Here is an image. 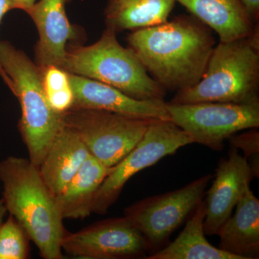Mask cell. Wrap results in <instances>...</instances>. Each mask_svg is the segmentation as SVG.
Masks as SVG:
<instances>
[{"mask_svg":"<svg viewBox=\"0 0 259 259\" xmlns=\"http://www.w3.org/2000/svg\"><path fill=\"white\" fill-rule=\"evenodd\" d=\"M127 41L150 76L176 93L202 79L216 45L212 30L192 15L134 30Z\"/></svg>","mask_w":259,"mask_h":259,"instance_id":"6da1fadb","label":"cell"},{"mask_svg":"<svg viewBox=\"0 0 259 259\" xmlns=\"http://www.w3.org/2000/svg\"><path fill=\"white\" fill-rule=\"evenodd\" d=\"M0 182L7 211L23 226L40 256L64 258V219L38 167L29 158L9 156L0 161Z\"/></svg>","mask_w":259,"mask_h":259,"instance_id":"7a4b0ae2","label":"cell"},{"mask_svg":"<svg viewBox=\"0 0 259 259\" xmlns=\"http://www.w3.org/2000/svg\"><path fill=\"white\" fill-rule=\"evenodd\" d=\"M258 28L255 24L248 37L215 45L202 79L168 102H259Z\"/></svg>","mask_w":259,"mask_h":259,"instance_id":"3957f363","label":"cell"},{"mask_svg":"<svg viewBox=\"0 0 259 259\" xmlns=\"http://www.w3.org/2000/svg\"><path fill=\"white\" fill-rule=\"evenodd\" d=\"M62 69L96 80L141 100H164L166 91L150 76L137 56L107 28L95 44H69Z\"/></svg>","mask_w":259,"mask_h":259,"instance_id":"277c9868","label":"cell"},{"mask_svg":"<svg viewBox=\"0 0 259 259\" xmlns=\"http://www.w3.org/2000/svg\"><path fill=\"white\" fill-rule=\"evenodd\" d=\"M0 64L11 80V92L21 107L18 127L29 159L38 167L63 125L62 115L51 108L42 88L40 67L8 41H0Z\"/></svg>","mask_w":259,"mask_h":259,"instance_id":"5b68a950","label":"cell"},{"mask_svg":"<svg viewBox=\"0 0 259 259\" xmlns=\"http://www.w3.org/2000/svg\"><path fill=\"white\" fill-rule=\"evenodd\" d=\"M62 120L65 125L77 134L92 156L112 168L134 149L152 119L74 108L64 114Z\"/></svg>","mask_w":259,"mask_h":259,"instance_id":"8992f818","label":"cell"},{"mask_svg":"<svg viewBox=\"0 0 259 259\" xmlns=\"http://www.w3.org/2000/svg\"><path fill=\"white\" fill-rule=\"evenodd\" d=\"M192 144L190 136L171 120H151L142 139L120 163L112 167L102 182L94 199L92 212L106 214L134 175Z\"/></svg>","mask_w":259,"mask_h":259,"instance_id":"52a82bcc","label":"cell"},{"mask_svg":"<svg viewBox=\"0 0 259 259\" xmlns=\"http://www.w3.org/2000/svg\"><path fill=\"white\" fill-rule=\"evenodd\" d=\"M166 109L170 120L190 136L193 144L213 151H222L225 141L233 135L259 127V102H166Z\"/></svg>","mask_w":259,"mask_h":259,"instance_id":"ba28073f","label":"cell"},{"mask_svg":"<svg viewBox=\"0 0 259 259\" xmlns=\"http://www.w3.org/2000/svg\"><path fill=\"white\" fill-rule=\"evenodd\" d=\"M213 175H207L167 193L141 199L124 210V216L144 236L148 250L165 245L202 200Z\"/></svg>","mask_w":259,"mask_h":259,"instance_id":"9c48e42d","label":"cell"},{"mask_svg":"<svg viewBox=\"0 0 259 259\" xmlns=\"http://www.w3.org/2000/svg\"><path fill=\"white\" fill-rule=\"evenodd\" d=\"M61 248L81 259L134 258L148 250L144 236L125 216L98 221L75 233L66 231Z\"/></svg>","mask_w":259,"mask_h":259,"instance_id":"30bf717a","label":"cell"},{"mask_svg":"<svg viewBox=\"0 0 259 259\" xmlns=\"http://www.w3.org/2000/svg\"><path fill=\"white\" fill-rule=\"evenodd\" d=\"M253 174L246 158L231 147L228 156L218 162L214 180L206 192V236L217 234L221 227L233 214L236 204L250 188Z\"/></svg>","mask_w":259,"mask_h":259,"instance_id":"8fae6325","label":"cell"},{"mask_svg":"<svg viewBox=\"0 0 259 259\" xmlns=\"http://www.w3.org/2000/svg\"><path fill=\"white\" fill-rule=\"evenodd\" d=\"M69 76L74 96L72 109L104 110L141 119L170 120L164 100H137L106 83L70 73Z\"/></svg>","mask_w":259,"mask_h":259,"instance_id":"7c38bea8","label":"cell"},{"mask_svg":"<svg viewBox=\"0 0 259 259\" xmlns=\"http://www.w3.org/2000/svg\"><path fill=\"white\" fill-rule=\"evenodd\" d=\"M70 0H40L28 14L36 25L38 41L35 48V64L40 67L62 68L66 47L79 36L77 28L70 23L66 6Z\"/></svg>","mask_w":259,"mask_h":259,"instance_id":"4fadbf2b","label":"cell"},{"mask_svg":"<svg viewBox=\"0 0 259 259\" xmlns=\"http://www.w3.org/2000/svg\"><path fill=\"white\" fill-rule=\"evenodd\" d=\"M90 156L77 134L63 123L38 166L51 194L60 193Z\"/></svg>","mask_w":259,"mask_h":259,"instance_id":"5bb4252c","label":"cell"},{"mask_svg":"<svg viewBox=\"0 0 259 259\" xmlns=\"http://www.w3.org/2000/svg\"><path fill=\"white\" fill-rule=\"evenodd\" d=\"M218 231V248L241 259L258 258L259 200L250 188Z\"/></svg>","mask_w":259,"mask_h":259,"instance_id":"9a60e30c","label":"cell"},{"mask_svg":"<svg viewBox=\"0 0 259 259\" xmlns=\"http://www.w3.org/2000/svg\"><path fill=\"white\" fill-rule=\"evenodd\" d=\"M218 34L220 42L247 37L255 25L239 0H176ZM257 24V23H256Z\"/></svg>","mask_w":259,"mask_h":259,"instance_id":"2e32d148","label":"cell"},{"mask_svg":"<svg viewBox=\"0 0 259 259\" xmlns=\"http://www.w3.org/2000/svg\"><path fill=\"white\" fill-rule=\"evenodd\" d=\"M112 168L90 154L77 173L54 197L63 219H84L93 213L97 191Z\"/></svg>","mask_w":259,"mask_h":259,"instance_id":"e0dca14e","label":"cell"},{"mask_svg":"<svg viewBox=\"0 0 259 259\" xmlns=\"http://www.w3.org/2000/svg\"><path fill=\"white\" fill-rule=\"evenodd\" d=\"M176 0H107L106 28L117 32L166 23Z\"/></svg>","mask_w":259,"mask_h":259,"instance_id":"ac0fdd59","label":"cell"},{"mask_svg":"<svg viewBox=\"0 0 259 259\" xmlns=\"http://www.w3.org/2000/svg\"><path fill=\"white\" fill-rule=\"evenodd\" d=\"M206 208L204 199L188 217L182 233L163 249L146 257L147 259H241L213 246L204 231Z\"/></svg>","mask_w":259,"mask_h":259,"instance_id":"d6986e66","label":"cell"},{"mask_svg":"<svg viewBox=\"0 0 259 259\" xmlns=\"http://www.w3.org/2000/svg\"><path fill=\"white\" fill-rule=\"evenodd\" d=\"M40 69L42 88L49 105L56 113L64 115L74 106V92L69 73L54 65L42 66Z\"/></svg>","mask_w":259,"mask_h":259,"instance_id":"ffe728a7","label":"cell"},{"mask_svg":"<svg viewBox=\"0 0 259 259\" xmlns=\"http://www.w3.org/2000/svg\"><path fill=\"white\" fill-rule=\"evenodd\" d=\"M30 238L11 214L0 225V259L28 258Z\"/></svg>","mask_w":259,"mask_h":259,"instance_id":"44dd1931","label":"cell"},{"mask_svg":"<svg viewBox=\"0 0 259 259\" xmlns=\"http://www.w3.org/2000/svg\"><path fill=\"white\" fill-rule=\"evenodd\" d=\"M231 147L241 150L246 158L253 178L259 177V132L258 128L246 130L242 134H236L228 139Z\"/></svg>","mask_w":259,"mask_h":259,"instance_id":"7402d4cb","label":"cell"},{"mask_svg":"<svg viewBox=\"0 0 259 259\" xmlns=\"http://www.w3.org/2000/svg\"><path fill=\"white\" fill-rule=\"evenodd\" d=\"M247 14L248 15L252 23H258L259 21V0H239Z\"/></svg>","mask_w":259,"mask_h":259,"instance_id":"603a6c76","label":"cell"},{"mask_svg":"<svg viewBox=\"0 0 259 259\" xmlns=\"http://www.w3.org/2000/svg\"><path fill=\"white\" fill-rule=\"evenodd\" d=\"M10 11L9 4H8V0H0V23H1L2 20H3V17L6 13ZM0 76L2 79H3L4 82L6 83L7 86L10 90L12 88V82L11 80L8 77V75L5 74V71H3V68H2L1 64H0Z\"/></svg>","mask_w":259,"mask_h":259,"instance_id":"cb8c5ba5","label":"cell"},{"mask_svg":"<svg viewBox=\"0 0 259 259\" xmlns=\"http://www.w3.org/2000/svg\"><path fill=\"white\" fill-rule=\"evenodd\" d=\"M36 0H8L10 10H21L28 13Z\"/></svg>","mask_w":259,"mask_h":259,"instance_id":"d4e9b609","label":"cell"},{"mask_svg":"<svg viewBox=\"0 0 259 259\" xmlns=\"http://www.w3.org/2000/svg\"><path fill=\"white\" fill-rule=\"evenodd\" d=\"M7 211L6 207H5L4 200L3 198L0 199V225L4 221L5 215H6Z\"/></svg>","mask_w":259,"mask_h":259,"instance_id":"484cf974","label":"cell"}]
</instances>
